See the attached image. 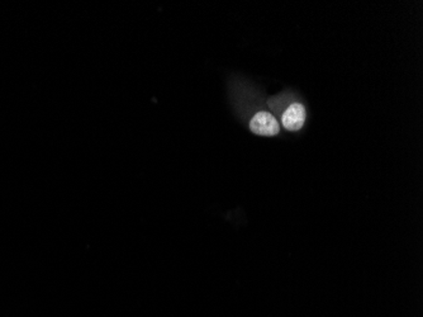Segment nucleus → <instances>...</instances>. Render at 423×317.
<instances>
[{
  "label": "nucleus",
  "instance_id": "obj_1",
  "mask_svg": "<svg viewBox=\"0 0 423 317\" xmlns=\"http://www.w3.org/2000/svg\"><path fill=\"white\" fill-rule=\"evenodd\" d=\"M250 129L253 134L260 136H275L279 134V123L275 117L269 112H258L252 117Z\"/></svg>",
  "mask_w": 423,
  "mask_h": 317
},
{
  "label": "nucleus",
  "instance_id": "obj_2",
  "mask_svg": "<svg viewBox=\"0 0 423 317\" xmlns=\"http://www.w3.org/2000/svg\"><path fill=\"white\" fill-rule=\"evenodd\" d=\"M306 121V109L302 104L294 103L286 109L281 117V123L288 131H298Z\"/></svg>",
  "mask_w": 423,
  "mask_h": 317
}]
</instances>
